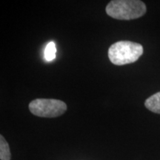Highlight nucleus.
I'll use <instances>...</instances> for the list:
<instances>
[{"label": "nucleus", "instance_id": "nucleus-6", "mask_svg": "<svg viewBox=\"0 0 160 160\" xmlns=\"http://www.w3.org/2000/svg\"><path fill=\"white\" fill-rule=\"evenodd\" d=\"M56 53H57V48H56V45L53 42H51L46 46L45 52H44V56L45 59L47 62H51L56 58Z\"/></svg>", "mask_w": 160, "mask_h": 160}, {"label": "nucleus", "instance_id": "nucleus-1", "mask_svg": "<svg viewBox=\"0 0 160 160\" xmlns=\"http://www.w3.org/2000/svg\"><path fill=\"white\" fill-rule=\"evenodd\" d=\"M107 14L119 20H132L142 17L146 5L139 0H113L106 6Z\"/></svg>", "mask_w": 160, "mask_h": 160}, {"label": "nucleus", "instance_id": "nucleus-3", "mask_svg": "<svg viewBox=\"0 0 160 160\" xmlns=\"http://www.w3.org/2000/svg\"><path fill=\"white\" fill-rule=\"evenodd\" d=\"M32 114L39 117L54 118L60 117L67 111V105L59 99H37L29 104Z\"/></svg>", "mask_w": 160, "mask_h": 160}, {"label": "nucleus", "instance_id": "nucleus-5", "mask_svg": "<svg viewBox=\"0 0 160 160\" xmlns=\"http://www.w3.org/2000/svg\"><path fill=\"white\" fill-rule=\"evenodd\" d=\"M11 158L8 143L6 142L2 135L0 136V159L10 160Z\"/></svg>", "mask_w": 160, "mask_h": 160}, {"label": "nucleus", "instance_id": "nucleus-2", "mask_svg": "<svg viewBox=\"0 0 160 160\" xmlns=\"http://www.w3.org/2000/svg\"><path fill=\"white\" fill-rule=\"evenodd\" d=\"M143 53V47L131 41H119L108 49V58L113 65H124L137 62Z\"/></svg>", "mask_w": 160, "mask_h": 160}, {"label": "nucleus", "instance_id": "nucleus-4", "mask_svg": "<svg viewBox=\"0 0 160 160\" xmlns=\"http://www.w3.org/2000/svg\"><path fill=\"white\" fill-rule=\"evenodd\" d=\"M145 105L149 111L160 114V92H157L148 98L145 102Z\"/></svg>", "mask_w": 160, "mask_h": 160}]
</instances>
